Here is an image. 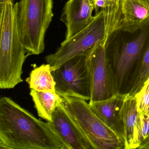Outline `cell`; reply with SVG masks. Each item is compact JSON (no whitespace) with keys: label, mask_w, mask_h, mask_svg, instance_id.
Returning a JSON list of instances; mask_svg holds the SVG:
<instances>
[{"label":"cell","mask_w":149,"mask_h":149,"mask_svg":"<svg viewBox=\"0 0 149 149\" xmlns=\"http://www.w3.org/2000/svg\"><path fill=\"white\" fill-rule=\"evenodd\" d=\"M0 149H69L49 122L9 97L0 99Z\"/></svg>","instance_id":"cell-1"},{"label":"cell","mask_w":149,"mask_h":149,"mask_svg":"<svg viewBox=\"0 0 149 149\" xmlns=\"http://www.w3.org/2000/svg\"><path fill=\"white\" fill-rule=\"evenodd\" d=\"M18 2L0 5V88H14L23 82L22 67L28 55L19 35Z\"/></svg>","instance_id":"cell-2"},{"label":"cell","mask_w":149,"mask_h":149,"mask_svg":"<svg viewBox=\"0 0 149 149\" xmlns=\"http://www.w3.org/2000/svg\"><path fill=\"white\" fill-rule=\"evenodd\" d=\"M149 42V23L134 32L117 30L107 36L106 54L113 63L116 89L120 88L135 64L140 63Z\"/></svg>","instance_id":"cell-3"},{"label":"cell","mask_w":149,"mask_h":149,"mask_svg":"<svg viewBox=\"0 0 149 149\" xmlns=\"http://www.w3.org/2000/svg\"><path fill=\"white\" fill-rule=\"evenodd\" d=\"M53 0H19L17 24L28 55H39L45 48V34L53 17Z\"/></svg>","instance_id":"cell-4"},{"label":"cell","mask_w":149,"mask_h":149,"mask_svg":"<svg viewBox=\"0 0 149 149\" xmlns=\"http://www.w3.org/2000/svg\"><path fill=\"white\" fill-rule=\"evenodd\" d=\"M62 97L65 107L87 135L93 149H125L121 134L103 122L87 100L74 97Z\"/></svg>","instance_id":"cell-5"},{"label":"cell","mask_w":149,"mask_h":149,"mask_svg":"<svg viewBox=\"0 0 149 149\" xmlns=\"http://www.w3.org/2000/svg\"><path fill=\"white\" fill-rule=\"evenodd\" d=\"M106 27L102 10L94 16L90 24L80 33L61 43L54 54L45 57L52 70L56 69L70 58L85 54L103 42H105Z\"/></svg>","instance_id":"cell-6"},{"label":"cell","mask_w":149,"mask_h":149,"mask_svg":"<svg viewBox=\"0 0 149 149\" xmlns=\"http://www.w3.org/2000/svg\"><path fill=\"white\" fill-rule=\"evenodd\" d=\"M91 50L70 58L52 70L56 91L61 96L90 100L91 78L89 55Z\"/></svg>","instance_id":"cell-7"},{"label":"cell","mask_w":149,"mask_h":149,"mask_svg":"<svg viewBox=\"0 0 149 149\" xmlns=\"http://www.w3.org/2000/svg\"><path fill=\"white\" fill-rule=\"evenodd\" d=\"M101 10L105 16L106 39L114 31L134 32L149 23V0L105 1Z\"/></svg>","instance_id":"cell-8"},{"label":"cell","mask_w":149,"mask_h":149,"mask_svg":"<svg viewBox=\"0 0 149 149\" xmlns=\"http://www.w3.org/2000/svg\"><path fill=\"white\" fill-rule=\"evenodd\" d=\"M91 92L89 102L105 100L116 94L113 73L107 54L105 42L93 49L89 55Z\"/></svg>","instance_id":"cell-9"},{"label":"cell","mask_w":149,"mask_h":149,"mask_svg":"<svg viewBox=\"0 0 149 149\" xmlns=\"http://www.w3.org/2000/svg\"><path fill=\"white\" fill-rule=\"evenodd\" d=\"M48 122L69 149H93L87 135L63 102L54 112L52 121Z\"/></svg>","instance_id":"cell-10"},{"label":"cell","mask_w":149,"mask_h":149,"mask_svg":"<svg viewBox=\"0 0 149 149\" xmlns=\"http://www.w3.org/2000/svg\"><path fill=\"white\" fill-rule=\"evenodd\" d=\"M94 7L89 0H69L64 6L61 20L67 28L65 40L74 36L92 22Z\"/></svg>","instance_id":"cell-11"},{"label":"cell","mask_w":149,"mask_h":149,"mask_svg":"<svg viewBox=\"0 0 149 149\" xmlns=\"http://www.w3.org/2000/svg\"><path fill=\"white\" fill-rule=\"evenodd\" d=\"M139 112L135 96L123 95L118 112L119 132L124 141L125 149H132L134 129Z\"/></svg>","instance_id":"cell-12"},{"label":"cell","mask_w":149,"mask_h":149,"mask_svg":"<svg viewBox=\"0 0 149 149\" xmlns=\"http://www.w3.org/2000/svg\"><path fill=\"white\" fill-rule=\"evenodd\" d=\"M123 95L116 93L105 100L89 103L93 112L103 122L118 132L116 116L117 112H118Z\"/></svg>","instance_id":"cell-13"},{"label":"cell","mask_w":149,"mask_h":149,"mask_svg":"<svg viewBox=\"0 0 149 149\" xmlns=\"http://www.w3.org/2000/svg\"><path fill=\"white\" fill-rule=\"evenodd\" d=\"M30 95L38 116L47 122H51L54 112L63 101L62 97L56 92L34 89H31Z\"/></svg>","instance_id":"cell-14"},{"label":"cell","mask_w":149,"mask_h":149,"mask_svg":"<svg viewBox=\"0 0 149 149\" xmlns=\"http://www.w3.org/2000/svg\"><path fill=\"white\" fill-rule=\"evenodd\" d=\"M49 64H43L36 67L30 72L26 81L31 89L37 91L56 92V83Z\"/></svg>","instance_id":"cell-15"},{"label":"cell","mask_w":149,"mask_h":149,"mask_svg":"<svg viewBox=\"0 0 149 149\" xmlns=\"http://www.w3.org/2000/svg\"><path fill=\"white\" fill-rule=\"evenodd\" d=\"M140 66L137 76L128 94L134 96L149 78V42L140 60Z\"/></svg>","instance_id":"cell-16"},{"label":"cell","mask_w":149,"mask_h":149,"mask_svg":"<svg viewBox=\"0 0 149 149\" xmlns=\"http://www.w3.org/2000/svg\"><path fill=\"white\" fill-rule=\"evenodd\" d=\"M149 135V116L139 113L134 129L132 149H138L139 145Z\"/></svg>","instance_id":"cell-17"},{"label":"cell","mask_w":149,"mask_h":149,"mask_svg":"<svg viewBox=\"0 0 149 149\" xmlns=\"http://www.w3.org/2000/svg\"><path fill=\"white\" fill-rule=\"evenodd\" d=\"M139 112L149 116V78L135 95Z\"/></svg>","instance_id":"cell-18"},{"label":"cell","mask_w":149,"mask_h":149,"mask_svg":"<svg viewBox=\"0 0 149 149\" xmlns=\"http://www.w3.org/2000/svg\"><path fill=\"white\" fill-rule=\"evenodd\" d=\"M138 149H149V135L140 143Z\"/></svg>","instance_id":"cell-19"},{"label":"cell","mask_w":149,"mask_h":149,"mask_svg":"<svg viewBox=\"0 0 149 149\" xmlns=\"http://www.w3.org/2000/svg\"><path fill=\"white\" fill-rule=\"evenodd\" d=\"M90 1L91 4H92L93 6L94 7V9L95 8V4L96 1V0H89Z\"/></svg>","instance_id":"cell-20"},{"label":"cell","mask_w":149,"mask_h":149,"mask_svg":"<svg viewBox=\"0 0 149 149\" xmlns=\"http://www.w3.org/2000/svg\"><path fill=\"white\" fill-rule=\"evenodd\" d=\"M105 1H114V0H105Z\"/></svg>","instance_id":"cell-21"}]
</instances>
